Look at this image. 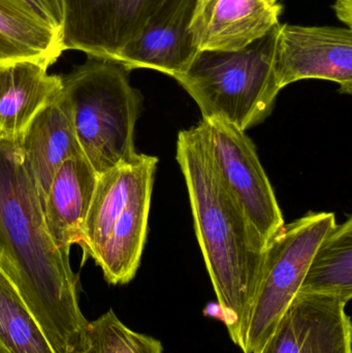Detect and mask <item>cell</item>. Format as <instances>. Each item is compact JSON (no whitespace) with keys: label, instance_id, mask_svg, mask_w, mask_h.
Here are the masks:
<instances>
[{"label":"cell","instance_id":"12","mask_svg":"<svg viewBox=\"0 0 352 353\" xmlns=\"http://www.w3.org/2000/svg\"><path fill=\"white\" fill-rule=\"evenodd\" d=\"M279 0H196L190 22L194 46L202 51H239L280 25Z\"/></svg>","mask_w":352,"mask_h":353},{"label":"cell","instance_id":"13","mask_svg":"<svg viewBox=\"0 0 352 353\" xmlns=\"http://www.w3.org/2000/svg\"><path fill=\"white\" fill-rule=\"evenodd\" d=\"M21 157L34 182L41 203L60 165L84 157L61 92L41 108L18 138Z\"/></svg>","mask_w":352,"mask_h":353},{"label":"cell","instance_id":"7","mask_svg":"<svg viewBox=\"0 0 352 353\" xmlns=\"http://www.w3.org/2000/svg\"><path fill=\"white\" fill-rule=\"evenodd\" d=\"M200 124L221 175L268 244L285 223L256 145L245 132L221 118L202 119Z\"/></svg>","mask_w":352,"mask_h":353},{"label":"cell","instance_id":"17","mask_svg":"<svg viewBox=\"0 0 352 353\" xmlns=\"http://www.w3.org/2000/svg\"><path fill=\"white\" fill-rule=\"evenodd\" d=\"M299 294L352 298V219L336 224L316 249Z\"/></svg>","mask_w":352,"mask_h":353},{"label":"cell","instance_id":"10","mask_svg":"<svg viewBox=\"0 0 352 353\" xmlns=\"http://www.w3.org/2000/svg\"><path fill=\"white\" fill-rule=\"evenodd\" d=\"M346 305L334 296L298 294L258 353H352Z\"/></svg>","mask_w":352,"mask_h":353},{"label":"cell","instance_id":"16","mask_svg":"<svg viewBox=\"0 0 352 353\" xmlns=\"http://www.w3.org/2000/svg\"><path fill=\"white\" fill-rule=\"evenodd\" d=\"M63 52L59 32L18 0H0V61L34 60L49 68Z\"/></svg>","mask_w":352,"mask_h":353},{"label":"cell","instance_id":"22","mask_svg":"<svg viewBox=\"0 0 352 353\" xmlns=\"http://www.w3.org/2000/svg\"><path fill=\"white\" fill-rule=\"evenodd\" d=\"M76 353H94V352H93L92 348H91V346L89 345V343H88V345H87V347L85 348L84 350H82V352H76Z\"/></svg>","mask_w":352,"mask_h":353},{"label":"cell","instance_id":"20","mask_svg":"<svg viewBox=\"0 0 352 353\" xmlns=\"http://www.w3.org/2000/svg\"><path fill=\"white\" fill-rule=\"evenodd\" d=\"M37 20L59 32L62 25L60 0H18Z\"/></svg>","mask_w":352,"mask_h":353},{"label":"cell","instance_id":"9","mask_svg":"<svg viewBox=\"0 0 352 353\" xmlns=\"http://www.w3.org/2000/svg\"><path fill=\"white\" fill-rule=\"evenodd\" d=\"M275 74L279 88L301 80L332 81L340 92L352 93V29L300 26L277 28Z\"/></svg>","mask_w":352,"mask_h":353},{"label":"cell","instance_id":"21","mask_svg":"<svg viewBox=\"0 0 352 353\" xmlns=\"http://www.w3.org/2000/svg\"><path fill=\"white\" fill-rule=\"evenodd\" d=\"M337 18L344 23L349 28L352 27V0H336L334 6Z\"/></svg>","mask_w":352,"mask_h":353},{"label":"cell","instance_id":"15","mask_svg":"<svg viewBox=\"0 0 352 353\" xmlns=\"http://www.w3.org/2000/svg\"><path fill=\"white\" fill-rule=\"evenodd\" d=\"M62 89L61 76L34 60L0 61V139L19 138Z\"/></svg>","mask_w":352,"mask_h":353},{"label":"cell","instance_id":"3","mask_svg":"<svg viewBox=\"0 0 352 353\" xmlns=\"http://www.w3.org/2000/svg\"><path fill=\"white\" fill-rule=\"evenodd\" d=\"M117 62L87 56L61 76V94L83 155L97 176L130 163L138 155L134 128L142 97Z\"/></svg>","mask_w":352,"mask_h":353},{"label":"cell","instance_id":"23","mask_svg":"<svg viewBox=\"0 0 352 353\" xmlns=\"http://www.w3.org/2000/svg\"><path fill=\"white\" fill-rule=\"evenodd\" d=\"M0 353H10L8 352V350H6V348L3 347V346L0 344Z\"/></svg>","mask_w":352,"mask_h":353},{"label":"cell","instance_id":"19","mask_svg":"<svg viewBox=\"0 0 352 353\" xmlns=\"http://www.w3.org/2000/svg\"><path fill=\"white\" fill-rule=\"evenodd\" d=\"M87 340L94 353H163L159 340L132 331L113 310L88 323Z\"/></svg>","mask_w":352,"mask_h":353},{"label":"cell","instance_id":"18","mask_svg":"<svg viewBox=\"0 0 352 353\" xmlns=\"http://www.w3.org/2000/svg\"><path fill=\"white\" fill-rule=\"evenodd\" d=\"M0 344L10 353H55L16 286L1 268Z\"/></svg>","mask_w":352,"mask_h":353},{"label":"cell","instance_id":"14","mask_svg":"<svg viewBox=\"0 0 352 353\" xmlns=\"http://www.w3.org/2000/svg\"><path fill=\"white\" fill-rule=\"evenodd\" d=\"M97 174L85 157L64 161L56 172L43 203L45 225L54 244L70 254L83 246L84 225L96 187Z\"/></svg>","mask_w":352,"mask_h":353},{"label":"cell","instance_id":"8","mask_svg":"<svg viewBox=\"0 0 352 353\" xmlns=\"http://www.w3.org/2000/svg\"><path fill=\"white\" fill-rule=\"evenodd\" d=\"M167 0H60L62 49L114 61Z\"/></svg>","mask_w":352,"mask_h":353},{"label":"cell","instance_id":"2","mask_svg":"<svg viewBox=\"0 0 352 353\" xmlns=\"http://www.w3.org/2000/svg\"><path fill=\"white\" fill-rule=\"evenodd\" d=\"M194 230L231 341L243 352L266 241L225 180L198 123L178 134Z\"/></svg>","mask_w":352,"mask_h":353},{"label":"cell","instance_id":"6","mask_svg":"<svg viewBox=\"0 0 352 353\" xmlns=\"http://www.w3.org/2000/svg\"><path fill=\"white\" fill-rule=\"evenodd\" d=\"M334 213H309L269 241L252 305L244 353H258L299 294L316 249L336 225Z\"/></svg>","mask_w":352,"mask_h":353},{"label":"cell","instance_id":"11","mask_svg":"<svg viewBox=\"0 0 352 353\" xmlns=\"http://www.w3.org/2000/svg\"><path fill=\"white\" fill-rule=\"evenodd\" d=\"M196 2L167 0L114 61L127 72L147 68L176 80L198 53L190 32Z\"/></svg>","mask_w":352,"mask_h":353},{"label":"cell","instance_id":"1","mask_svg":"<svg viewBox=\"0 0 352 353\" xmlns=\"http://www.w3.org/2000/svg\"><path fill=\"white\" fill-rule=\"evenodd\" d=\"M0 268L18 290L55 353L82 352L87 323L70 254L52 241L43 203L18 138L0 139Z\"/></svg>","mask_w":352,"mask_h":353},{"label":"cell","instance_id":"5","mask_svg":"<svg viewBox=\"0 0 352 353\" xmlns=\"http://www.w3.org/2000/svg\"><path fill=\"white\" fill-rule=\"evenodd\" d=\"M277 28L239 51H202L176 79L203 119L221 118L245 132L271 114L281 89L275 74Z\"/></svg>","mask_w":352,"mask_h":353},{"label":"cell","instance_id":"4","mask_svg":"<svg viewBox=\"0 0 352 353\" xmlns=\"http://www.w3.org/2000/svg\"><path fill=\"white\" fill-rule=\"evenodd\" d=\"M157 163V157L138 153L97 178L82 248L112 285L130 283L140 267Z\"/></svg>","mask_w":352,"mask_h":353}]
</instances>
